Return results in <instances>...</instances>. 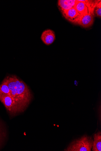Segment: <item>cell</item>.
<instances>
[{"label":"cell","instance_id":"6da1fadb","mask_svg":"<svg viewBox=\"0 0 101 151\" xmlns=\"http://www.w3.org/2000/svg\"><path fill=\"white\" fill-rule=\"evenodd\" d=\"M12 97L24 111L31 103L33 95L28 86L16 76L6 77Z\"/></svg>","mask_w":101,"mask_h":151},{"label":"cell","instance_id":"7a4b0ae2","mask_svg":"<svg viewBox=\"0 0 101 151\" xmlns=\"http://www.w3.org/2000/svg\"><path fill=\"white\" fill-rule=\"evenodd\" d=\"M94 139L92 137L84 135L80 138L72 142L65 151H91Z\"/></svg>","mask_w":101,"mask_h":151},{"label":"cell","instance_id":"3957f363","mask_svg":"<svg viewBox=\"0 0 101 151\" xmlns=\"http://www.w3.org/2000/svg\"><path fill=\"white\" fill-rule=\"evenodd\" d=\"M0 101L4 105L11 117L17 116L24 112L11 96L0 95Z\"/></svg>","mask_w":101,"mask_h":151},{"label":"cell","instance_id":"277c9868","mask_svg":"<svg viewBox=\"0 0 101 151\" xmlns=\"http://www.w3.org/2000/svg\"><path fill=\"white\" fill-rule=\"evenodd\" d=\"M93 1L77 0L74 7L81 16L91 12L94 13L97 1Z\"/></svg>","mask_w":101,"mask_h":151},{"label":"cell","instance_id":"5b68a950","mask_svg":"<svg viewBox=\"0 0 101 151\" xmlns=\"http://www.w3.org/2000/svg\"><path fill=\"white\" fill-rule=\"evenodd\" d=\"M94 12L81 15L76 24H79L85 28L89 27L94 23Z\"/></svg>","mask_w":101,"mask_h":151},{"label":"cell","instance_id":"8992f818","mask_svg":"<svg viewBox=\"0 0 101 151\" xmlns=\"http://www.w3.org/2000/svg\"><path fill=\"white\" fill-rule=\"evenodd\" d=\"M62 14L66 19L76 24H77L81 16L74 7Z\"/></svg>","mask_w":101,"mask_h":151},{"label":"cell","instance_id":"52a82bcc","mask_svg":"<svg viewBox=\"0 0 101 151\" xmlns=\"http://www.w3.org/2000/svg\"><path fill=\"white\" fill-rule=\"evenodd\" d=\"M41 39L43 43L49 45L53 43L55 39V33L50 29L46 30L42 33Z\"/></svg>","mask_w":101,"mask_h":151},{"label":"cell","instance_id":"ba28073f","mask_svg":"<svg viewBox=\"0 0 101 151\" xmlns=\"http://www.w3.org/2000/svg\"><path fill=\"white\" fill-rule=\"evenodd\" d=\"M77 0H59L58 4L59 9L63 13L74 7Z\"/></svg>","mask_w":101,"mask_h":151},{"label":"cell","instance_id":"9c48e42d","mask_svg":"<svg viewBox=\"0 0 101 151\" xmlns=\"http://www.w3.org/2000/svg\"><path fill=\"white\" fill-rule=\"evenodd\" d=\"M94 140L93 143L92 150L93 151H101V133L98 132L93 135Z\"/></svg>","mask_w":101,"mask_h":151},{"label":"cell","instance_id":"30bf717a","mask_svg":"<svg viewBox=\"0 0 101 151\" xmlns=\"http://www.w3.org/2000/svg\"><path fill=\"white\" fill-rule=\"evenodd\" d=\"M0 95L11 96L10 89L8 87L7 80L6 77L0 85Z\"/></svg>","mask_w":101,"mask_h":151},{"label":"cell","instance_id":"8fae6325","mask_svg":"<svg viewBox=\"0 0 101 151\" xmlns=\"http://www.w3.org/2000/svg\"><path fill=\"white\" fill-rule=\"evenodd\" d=\"M6 136V133L1 123L0 122V147L1 146Z\"/></svg>","mask_w":101,"mask_h":151},{"label":"cell","instance_id":"7c38bea8","mask_svg":"<svg viewBox=\"0 0 101 151\" xmlns=\"http://www.w3.org/2000/svg\"><path fill=\"white\" fill-rule=\"evenodd\" d=\"M94 14L97 17L100 18L101 17V1H97L96 5L94 9Z\"/></svg>","mask_w":101,"mask_h":151}]
</instances>
